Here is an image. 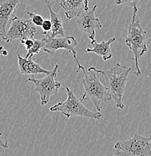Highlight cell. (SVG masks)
<instances>
[{
  "instance_id": "6da1fadb",
  "label": "cell",
  "mask_w": 151,
  "mask_h": 156,
  "mask_svg": "<svg viewBox=\"0 0 151 156\" xmlns=\"http://www.w3.org/2000/svg\"><path fill=\"white\" fill-rule=\"evenodd\" d=\"M131 68L117 63L113 68L108 70L95 69L99 78L115 102V106L123 110L124 104L123 98L126 91L128 76L131 71Z\"/></svg>"
},
{
  "instance_id": "7a4b0ae2",
  "label": "cell",
  "mask_w": 151,
  "mask_h": 156,
  "mask_svg": "<svg viewBox=\"0 0 151 156\" xmlns=\"http://www.w3.org/2000/svg\"><path fill=\"white\" fill-rule=\"evenodd\" d=\"M132 18L128 28L127 36L125 38V43L129 50L132 52L134 57L133 60L135 63V72L133 74L135 76L141 75V69L139 67V58L147 51V32L141 27L139 20L137 6L133 7Z\"/></svg>"
},
{
  "instance_id": "3957f363",
  "label": "cell",
  "mask_w": 151,
  "mask_h": 156,
  "mask_svg": "<svg viewBox=\"0 0 151 156\" xmlns=\"http://www.w3.org/2000/svg\"><path fill=\"white\" fill-rule=\"evenodd\" d=\"M95 68L91 66L86 71L84 67L81 70L84 71V77L82 80L84 92L81 100L83 102L85 101H91L97 111H101V104L102 102L108 103L112 100L111 95L105 86L102 84L96 74Z\"/></svg>"
},
{
  "instance_id": "277c9868",
  "label": "cell",
  "mask_w": 151,
  "mask_h": 156,
  "mask_svg": "<svg viewBox=\"0 0 151 156\" xmlns=\"http://www.w3.org/2000/svg\"><path fill=\"white\" fill-rule=\"evenodd\" d=\"M67 92V99L64 101L58 102L50 107L51 112H59L67 118L72 116L87 117L93 119H99L103 115L98 112H93L87 108L83 101L75 95L72 90L69 87L64 88Z\"/></svg>"
},
{
  "instance_id": "5b68a950",
  "label": "cell",
  "mask_w": 151,
  "mask_h": 156,
  "mask_svg": "<svg viewBox=\"0 0 151 156\" xmlns=\"http://www.w3.org/2000/svg\"><path fill=\"white\" fill-rule=\"evenodd\" d=\"M113 150L116 156H151V137L134 134L131 139L117 142Z\"/></svg>"
},
{
  "instance_id": "8992f818",
  "label": "cell",
  "mask_w": 151,
  "mask_h": 156,
  "mask_svg": "<svg viewBox=\"0 0 151 156\" xmlns=\"http://www.w3.org/2000/svg\"><path fill=\"white\" fill-rule=\"evenodd\" d=\"M59 66L55 65L54 68L50 71L45 77L41 79H36L31 77L26 80V83H33L35 85V92L39 94L41 98V105H45L48 104L50 97L57 93L60 89L62 83L56 80V77L59 72Z\"/></svg>"
},
{
  "instance_id": "52a82bcc",
  "label": "cell",
  "mask_w": 151,
  "mask_h": 156,
  "mask_svg": "<svg viewBox=\"0 0 151 156\" xmlns=\"http://www.w3.org/2000/svg\"><path fill=\"white\" fill-rule=\"evenodd\" d=\"M11 27L2 38L7 43H10L14 40H24L26 38H34L37 29L36 26L34 25L29 20L20 19L17 16H12L11 18Z\"/></svg>"
},
{
  "instance_id": "ba28073f",
  "label": "cell",
  "mask_w": 151,
  "mask_h": 156,
  "mask_svg": "<svg viewBox=\"0 0 151 156\" xmlns=\"http://www.w3.org/2000/svg\"><path fill=\"white\" fill-rule=\"evenodd\" d=\"M44 35H45V37L44 38L45 44L44 48H42V50L51 56L54 55L56 50H60V49L68 50L72 53L73 57L74 58L77 64V72H79L83 66H81L77 57V42L75 38L73 36H63L61 38H56V37H50L48 34H45Z\"/></svg>"
},
{
  "instance_id": "9c48e42d",
  "label": "cell",
  "mask_w": 151,
  "mask_h": 156,
  "mask_svg": "<svg viewBox=\"0 0 151 156\" xmlns=\"http://www.w3.org/2000/svg\"><path fill=\"white\" fill-rule=\"evenodd\" d=\"M96 9V5L92 8L87 5L81 10L75 17L78 28L83 32L87 34L91 41L95 39V29H102L100 20L95 15Z\"/></svg>"
},
{
  "instance_id": "30bf717a",
  "label": "cell",
  "mask_w": 151,
  "mask_h": 156,
  "mask_svg": "<svg viewBox=\"0 0 151 156\" xmlns=\"http://www.w3.org/2000/svg\"><path fill=\"white\" fill-rule=\"evenodd\" d=\"M20 0H0V37L6 32V27L13 11Z\"/></svg>"
},
{
  "instance_id": "8fae6325",
  "label": "cell",
  "mask_w": 151,
  "mask_h": 156,
  "mask_svg": "<svg viewBox=\"0 0 151 156\" xmlns=\"http://www.w3.org/2000/svg\"><path fill=\"white\" fill-rule=\"evenodd\" d=\"M17 62L20 73L22 75H28V74H48L50 71L46 70L42 68L39 64L33 61L32 58L22 57L20 54H17Z\"/></svg>"
},
{
  "instance_id": "7c38bea8",
  "label": "cell",
  "mask_w": 151,
  "mask_h": 156,
  "mask_svg": "<svg viewBox=\"0 0 151 156\" xmlns=\"http://www.w3.org/2000/svg\"><path fill=\"white\" fill-rule=\"evenodd\" d=\"M87 5H89V0H61L59 8L63 9L66 17L64 22L75 18L81 10Z\"/></svg>"
},
{
  "instance_id": "4fadbf2b",
  "label": "cell",
  "mask_w": 151,
  "mask_h": 156,
  "mask_svg": "<svg viewBox=\"0 0 151 156\" xmlns=\"http://www.w3.org/2000/svg\"><path fill=\"white\" fill-rule=\"evenodd\" d=\"M116 41V38L112 37L108 41H104L98 43L96 40L91 41V44L92 48H87L84 50V53H95L98 56H101L104 61L111 59L112 58V52L111 50V44Z\"/></svg>"
},
{
  "instance_id": "5bb4252c",
  "label": "cell",
  "mask_w": 151,
  "mask_h": 156,
  "mask_svg": "<svg viewBox=\"0 0 151 156\" xmlns=\"http://www.w3.org/2000/svg\"><path fill=\"white\" fill-rule=\"evenodd\" d=\"M45 2L47 7H48V11L50 12V22H51L52 25V28L50 32L45 34H48L50 37H56L58 35H60L61 37L65 36L64 28H63V23H64V20L62 19L60 14L59 13L56 12V11H54L52 9L51 5H50L49 0H45Z\"/></svg>"
},
{
  "instance_id": "9a60e30c",
  "label": "cell",
  "mask_w": 151,
  "mask_h": 156,
  "mask_svg": "<svg viewBox=\"0 0 151 156\" xmlns=\"http://www.w3.org/2000/svg\"><path fill=\"white\" fill-rule=\"evenodd\" d=\"M45 39L42 38L41 40H38V39L34 38V43L32 47L30 50H27V53L26 54L25 58H32L33 56L38 54V53L42 50V48L45 46Z\"/></svg>"
},
{
  "instance_id": "2e32d148",
  "label": "cell",
  "mask_w": 151,
  "mask_h": 156,
  "mask_svg": "<svg viewBox=\"0 0 151 156\" xmlns=\"http://www.w3.org/2000/svg\"><path fill=\"white\" fill-rule=\"evenodd\" d=\"M27 14L29 16L30 20L32 21L34 25L36 26V27H41V24L44 21L43 17L41 16L39 14H35L33 12H31V11H27Z\"/></svg>"
},
{
  "instance_id": "e0dca14e",
  "label": "cell",
  "mask_w": 151,
  "mask_h": 156,
  "mask_svg": "<svg viewBox=\"0 0 151 156\" xmlns=\"http://www.w3.org/2000/svg\"><path fill=\"white\" fill-rule=\"evenodd\" d=\"M141 0H115V4L120 5H124L129 6V7H135L137 6L138 2Z\"/></svg>"
},
{
  "instance_id": "ac0fdd59",
  "label": "cell",
  "mask_w": 151,
  "mask_h": 156,
  "mask_svg": "<svg viewBox=\"0 0 151 156\" xmlns=\"http://www.w3.org/2000/svg\"><path fill=\"white\" fill-rule=\"evenodd\" d=\"M41 27H42V29H43V35L45 33H48V32H50L52 28V25H51V22H50V20H44L41 24Z\"/></svg>"
},
{
  "instance_id": "d6986e66",
  "label": "cell",
  "mask_w": 151,
  "mask_h": 156,
  "mask_svg": "<svg viewBox=\"0 0 151 156\" xmlns=\"http://www.w3.org/2000/svg\"><path fill=\"white\" fill-rule=\"evenodd\" d=\"M3 133L2 132H0V146L2 148H4V149H8V148L9 147V143L8 142H4V141L2 140L1 136L2 135Z\"/></svg>"
},
{
  "instance_id": "ffe728a7",
  "label": "cell",
  "mask_w": 151,
  "mask_h": 156,
  "mask_svg": "<svg viewBox=\"0 0 151 156\" xmlns=\"http://www.w3.org/2000/svg\"><path fill=\"white\" fill-rule=\"evenodd\" d=\"M8 50H5L3 46H0V55H2V56H6L8 55Z\"/></svg>"
}]
</instances>
